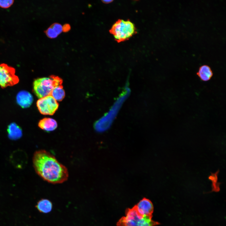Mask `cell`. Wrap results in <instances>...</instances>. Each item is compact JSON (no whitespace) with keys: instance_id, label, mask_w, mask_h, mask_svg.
Instances as JSON below:
<instances>
[{"instance_id":"52a82bcc","label":"cell","mask_w":226,"mask_h":226,"mask_svg":"<svg viewBox=\"0 0 226 226\" xmlns=\"http://www.w3.org/2000/svg\"><path fill=\"white\" fill-rule=\"evenodd\" d=\"M36 105L40 112L44 115H53L59 106L57 101L50 95L40 98Z\"/></svg>"},{"instance_id":"6da1fadb","label":"cell","mask_w":226,"mask_h":226,"mask_svg":"<svg viewBox=\"0 0 226 226\" xmlns=\"http://www.w3.org/2000/svg\"><path fill=\"white\" fill-rule=\"evenodd\" d=\"M33 163L36 173L49 183H62L68 178L67 168L60 163L53 155L46 150L36 151L33 156Z\"/></svg>"},{"instance_id":"ac0fdd59","label":"cell","mask_w":226,"mask_h":226,"mask_svg":"<svg viewBox=\"0 0 226 226\" xmlns=\"http://www.w3.org/2000/svg\"><path fill=\"white\" fill-rule=\"evenodd\" d=\"M51 27L58 35L62 31V26L59 24L54 23L51 26Z\"/></svg>"},{"instance_id":"4fadbf2b","label":"cell","mask_w":226,"mask_h":226,"mask_svg":"<svg viewBox=\"0 0 226 226\" xmlns=\"http://www.w3.org/2000/svg\"><path fill=\"white\" fill-rule=\"evenodd\" d=\"M196 74L200 79L203 81H209L213 76V72L211 67L206 65L201 66Z\"/></svg>"},{"instance_id":"ba28073f","label":"cell","mask_w":226,"mask_h":226,"mask_svg":"<svg viewBox=\"0 0 226 226\" xmlns=\"http://www.w3.org/2000/svg\"><path fill=\"white\" fill-rule=\"evenodd\" d=\"M138 214L142 217H152L153 206L152 202L146 198H143L134 206Z\"/></svg>"},{"instance_id":"d6986e66","label":"cell","mask_w":226,"mask_h":226,"mask_svg":"<svg viewBox=\"0 0 226 226\" xmlns=\"http://www.w3.org/2000/svg\"><path fill=\"white\" fill-rule=\"evenodd\" d=\"M46 33L48 37L51 38H56L58 36L57 34L51 27L47 30L46 31Z\"/></svg>"},{"instance_id":"44dd1931","label":"cell","mask_w":226,"mask_h":226,"mask_svg":"<svg viewBox=\"0 0 226 226\" xmlns=\"http://www.w3.org/2000/svg\"><path fill=\"white\" fill-rule=\"evenodd\" d=\"M113 1V0H102V2L103 3H106V4H108L109 3H110L112 2Z\"/></svg>"},{"instance_id":"8992f818","label":"cell","mask_w":226,"mask_h":226,"mask_svg":"<svg viewBox=\"0 0 226 226\" xmlns=\"http://www.w3.org/2000/svg\"><path fill=\"white\" fill-rule=\"evenodd\" d=\"M15 69L5 63L0 64V86L2 88L13 86L19 82Z\"/></svg>"},{"instance_id":"9a60e30c","label":"cell","mask_w":226,"mask_h":226,"mask_svg":"<svg viewBox=\"0 0 226 226\" xmlns=\"http://www.w3.org/2000/svg\"><path fill=\"white\" fill-rule=\"evenodd\" d=\"M51 95L56 101H62L65 96V92L62 85H59L55 87L52 90Z\"/></svg>"},{"instance_id":"ffe728a7","label":"cell","mask_w":226,"mask_h":226,"mask_svg":"<svg viewBox=\"0 0 226 226\" xmlns=\"http://www.w3.org/2000/svg\"><path fill=\"white\" fill-rule=\"evenodd\" d=\"M70 29V26L68 24H66L62 26V31L67 32Z\"/></svg>"},{"instance_id":"277c9868","label":"cell","mask_w":226,"mask_h":226,"mask_svg":"<svg viewBox=\"0 0 226 226\" xmlns=\"http://www.w3.org/2000/svg\"><path fill=\"white\" fill-rule=\"evenodd\" d=\"M62 80L58 76L51 75L49 78H41L35 80L33 83V90L39 98L51 95L56 87L62 85Z\"/></svg>"},{"instance_id":"7a4b0ae2","label":"cell","mask_w":226,"mask_h":226,"mask_svg":"<svg viewBox=\"0 0 226 226\" xmlns=\"http://www.w3.org/2000/svg\"><path fill=\"white\" fill-rule=\"evenodd\" d=\"M130 92L129 88L126 87L122 93L116 99L108 110L94 123V127L96 131L102 133L110 128Z\"/></svg>"},{"instance_id":"5b68a950","label":"cell","mask_w":226,"mask_h":226,"mask_svg":"<svg viewBox=\"0 0 226 226\" xmlns=\"http://www.w3.org/2000/svg\"><path fill=\"white\" fill-rule=\"evenodd\" d=\"M115 40L118 42L128 40L137 33L135 24L129 20H118L110 30Z\"/></svg>"},{"instance_id":"9c48e42d","label":"cell","mask_w":226,"mask_h":226,"mask_svg":"<svg viewBox=\"0 0 226 226\" xmlns=\"http://www.w3.org/2000/svg\"><path fill=\"white\" fill-rule=\"evenodd\" d=\"M33 100L32 95L28 92L23 90L20 91L16 96L17 103L23 108L29 107Z\"/></svg>"},{"instance_id":"8fae6325","label":"cell","mask_w":226,"mask_h":226,"mask_svg":"<svg viewBox=\"0 0 226 226\" xmlns=\"http://www.w3.org/2000/svg\"><path fill=\"white\" fill-rule=\"evenodd\" d=\"M11 159L12 163L16 167L21 168L26 164L27 158L25 153L23 151L17 150L13 153Z\"/></svg>"},{"instance_id":"5bb4252c","label":"cell","mask_w":226,"mask_h":226,"mask_svg":"<svg viewBox=\"0 0 226 226\" xmlns=\"http://www.w3.org/2000/svg\"><path fill=\"white\" fill-rule=\"evenodd\" d=\"M52 206V202L49 200L42 199L38 202L36 207L40 212L46 213L51 211Z\"/></svg>"},{"instance_id":"30bf717a","label":"cell","mask_w":226,"mask_h":226,"mask_svg":"<svg viewBox=\"0 0 226 226\" xmlns=\"http://www.w3.org/2000/svg\"><path fill=\"white\" fill-rule=\"evenodd\" d=\"M38 126L44 131L49 132L55 130L57 127V124L52 118H45L40 121Z\"/></svg>"},{"instance_id":"3957f363","label":"cell","mask_w":226,"mask_h":226,"mask_svg":"<svg viewBox=\"0 0 226 226\" xmlns=\"http://www.w3.org/2000/svg\"><path fill=\"white\" fill-rule=\"evenodd\" d=\"M152 216L142 217L138 213L135 206L127 208L125 216L122 217L117 223V226H157L159 223L152 220Z\"/></svg>"},{"instance_id":"2e32d148","label":"cell","mask_w":226,"mask_h":226,"mask_svg":"<svg viewBox=\"0 0 226 226\" xmlns=\"http://www.w3.org/2000/svg\"><path fill=\"white\" fill-rule=\"evenodd\" d=\"M219 171L218 170L215 173H211V175L208 177V179L212 182V191L216 192L220 191V183L218 182V175Z\"/></svg>"},{"instance_id":"7c38bea8","label":"cell","mask_w":226,"mask_h":226,"mask_svg":"<svg viewBox=\"0 0 226 226\" xmlns=\"http://www.w3.org/2000/svg\"><path fill=\"white\" fill-rule=\"evenodd\" d=\"M8 136L9 138L13 140L20 138L22 136L21 128L15 123L10 124L7 128Z\"/></svg>"},{"instance_id":"e0dca14e","label":"cell","mask_w":226,"mask_h":226,"mask_svg":"<svg viewBox=\"0 0 226 226\" xmlns=\"http://www.w3.org/2000/svg\"><path fill=\"white\" fill-rule=\"evenodd\" d=\"M13 0H0V7L3 8H8L13 4Z\"/></svg>"}]
</instances>
